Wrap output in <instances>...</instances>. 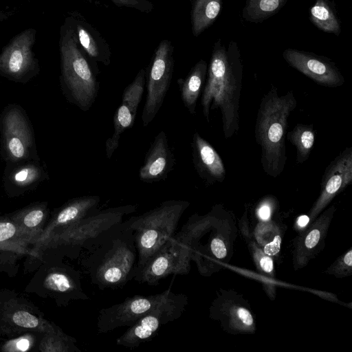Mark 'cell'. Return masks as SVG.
<instances>
[{"mask_svg": "<svg viewBox=\"0 0 352 352\" xmlns=\"http://www.w3.org/2000/svg\"><path fill=\"white\" fill-rule=\"evenodd\" d=\"M131 217L113 227L81 258L92 284L100 289L122 288L133 280L138 261Z\"/></svg>", "mask_w": 352, "mask_h": 352, "instance_id": "obj_1", "label": "cell"}, {"mask_svg": "<svg viewBox=\"0 0 352 352\" xmlns=\"http://www.w3.org/2000/svg\"><path fill=\"white\" fill-rule=\"evenodd\" d=\"M208 78L202 90L203 115L210 122L211 110L221 114L223 131L228 139L239 130V103L242 89L243 67L239 54L226 51L217 43L208 69Z\"/></svg>", "mask_w": 352, "mask_h": 352, "instance_id": "obj_2", "label": "cell"}, {"mask_svg": "<svg viewBox=\"0 0 352 352\" xmlns=\"http://www.w3.org/2000/svg\"><path fill=\"white\" fill-rule=\"evenodd\" d=\"M298 102L292 91L280 96L272 85L261 100L256 119L255 138L261 148V162L267 175L276 178L286 165L288 118Z\"/></svg>", "mask_w": 352, "mask_h": 352, "instance_id": "obj_3", "label": "cell"}, {"mask_svg": "<svg viewBox=\"0 0 352 352\" xmlns=\"http://www.w3.org/2000/svg\"><path fill=\"white\" fill-rule=\"evenodd\" d=\"M138 206L126 204L96 210L53 236L40 250L36 260L43 261V253L57 250L61 256H79L82 250L94 247L124 217L135 212Z\"/></svg>", "mask_w": 352, "mask_h": 352, "instance_id": "obj_4", "label": "cell"}, {"mask_svg": "<svg viewBox=\"0 0 352 352\" xmlns=\"http://www.w3.org/2000/svg\"><path fill=\"white\" fill-rule=\"evenodd\" d=\"M189 205L184 200H166L140 215L131 217V226L138 250L135 276L175 233L178 223Z\"/></svg>", "mask_w": 352, "mask_h": 352, "instance_id": "obj_5", "label": "cell"}, {"mask_svg": "<svg viewBox=\"0 0 352 352\" xmlns=\"http://www.w3.org/2000/svg\"><path fill=\"white\" fill-rule=\"evenodd\" d=\"M78 44L74 28L67 26L60 41L61 82L68 100L87 111L98 96L99 82Z\"/></svg>", "mask_w": 352, "mask_h": 352, "instance_id": "obj_6", "label": "cell"}, {"mask_svg": "<svg viewBox=\"0 0 352 352\" xmlns=\"http://www.w3.org/2000/svg\"><path fill=\"white\" fill-rule=\"evenodd\" d=\"M62 256L43 263L26 286V292L50 298L59 307L72 300H88L79 271L62 262Z\"/></svg>", "mask_w": 352, "mask_h": 352, "instance_id": "obj_7", "label": "cell"}, {"mask_svg": "<svg viewBox=\"0 0 352 352\" xmlns=\"http://www.w3.org/2000/svg\"><path fill=\"white\" fill-rule=\"evenodd\" d=\"M59 329L23 295L14 290H0V338H13L27 332L50 333Z\"/></svg>", "mask_w": 352, "mask_h": 352, "instance_id": "obj_8", "label": "cell"}, {"mask_svg": "<svg viewBox=\"0 0 352 352\" xmlns=\"http://www.w3.org/2000/svg\"><path fill=\"white\" fill-rule=\"evenodd\" d=\"M188 297L175 294L142 316L116 340V344L134 349L153 338L160 329L178 319L186 309Z\"/></svg>", "mask_w": 352, "mask_h": 352, "instance_id": "obj_9", "label": "cell"}, {"mask_svg": "<svg viewBox=\"0 0 352 352\" xmlns=\"http://www.w3.org/2000/svg\"><path fill=\"white\" fill-rule=\"evenodd\" d=\"M173 48L168 40L156 49L147 74L146 95L142 120L147 126L155 118L168 91L173 73Z\"/></svg>", "mask_w": 352, "mask_h": 352, "instance_id": "obj_10", "label": "cell"}, {"mask_svg": "<svg viewBox=\"0 0 352 352\" xmlns=\"http://www.w3.org/2000/svg\"><path fill=\"white\" fill-rule=\"evenodd\" d=\"M192 252L174 234L144 264L133 280L151 286L170 275H186L190 270Z\"/></svg>", "mask_w": 352, "mask_h": 352, "instance_id": "obj_11", "label": "cell"}, {"mask_svg": "<svg viewBox=\"0 0 352 352\" xmlns=\"http://www.w3.org/2000/svg\"><path fill=\"white\" fill-rule=\"evenodd\" d=\"M174 294L171 289L168 288L155 295L128 297L120 303L102 308L99 311L97 318L98 332L104 333L117 328L130 327Z\"/></svg>", "mask_w": 352, "mask_h": 352, "instance_id": "obj_12", "label": "cell"}, {"mask_svg": "<svg viewBox=\"0 0 352 352\" xmlns=\"http://www.w3.org/2000/svg\"><path fill=\"white\" fill-rule=\"evenodd\" d=\"M1 133L3 147L8 161L20 163L34 157L36 150L32 130L20 107L12 106L3 113Z\"/></svg>", "mask_w": 352, "mask_h": 352, "instance_id": "obj_13", "label": "cell"}, {"mask_svg": "<svg viewBox=\"0 0 352 352\" xmlns=\"http://www.w3.org/2000/svg\"><path fill=\"white\" fill-rule=\"evenodd\" d=\"M100 202V197L98 195H85L72 199L56 209L42 234L31 247L29 258L36 259L40 250L47 241L72 223L96 210Z\"/></svg>", "mask_w": 352, "mask_h": 352, "instance_id": "obj_14", "label": "cell"}, {"mask_svg": "<svg viewBox=\"0 0 352 352\" xmlns=\"http://www.w3.org/2000/svg\"><path fill=\"white\" fill-rule=\"evenodd\" d=\"M351 182L352 146H347L326 167L319 196L309 212L311 217L315 218Z\"/></svg>", "mask_w": 352, "mask_h": 352, "instance_id": "obj_15", "label": "cell"}, {"mask_svg": "<svg viewBox=\"0 0 352 352\" xmlns=\"http://www.w3.org/2000/svg\"><path fill=\"white\" fill-rule=\"evenodd\" d=\"M34 41L32 30L16 36L0 54V73L16 81L28 79L36 66L32 51Z\"/></svg>", "mask_w": 352, "mask_h": 352, "instance_id": "obj_16", "label": "cell"}, {"mask_svg": "<svg viewBox=\"0 0 352 352\" xmlns=\"http://www.w3.org/2000/svg\"><path fill=\"white\" fill-rule=\"evenodd\" d=\"M286 61L317 84L327 87L342 86L344 78L334 65L314 55L294 50L283 53Z\"/></svg>", "mask_w": 352, "mask_h": 352, "instance_id": "obj_17", "label": "cell"}, {"mask_svg": "<svg viewBox=\"0 0 352 352\" xmlns=\"http://www.w3.org/2000/svg\"><path fill=\"white\" fill-rule=\"evenodd\" d=\"M175 157L164 131L155 135L139 170V178L146 183L165 180L173 169Z\"/></svg>", "mask_w": 352, "mask_h": 352, "instance_id": "obj_18", "label": "cell"}, {"mask_svg": "<svg viewBox=\"0 0 352 352\" xmlns=\"http://www.w3.org/2000/svg\"><path fill=\"white\" fill-rule=\"evenodd\" d=\"M191 148L195 169L204 183L210 186L223 182L226 170L221 156L197 131L192 135Z\"/></svg>", "mask_w": 352, "mask_h": 352, "instance_id": "obj_19", "label": "cell"}, {"mask_svg": "<svg viewBox=\"0 0 352 352\" xmlns=\"http://www.w3.org/2000/svg\"><path fill=\"white\" fill-rule=\"evenodd\" d=\"M7 215L15 223L32 246L48 221L50 210L47 202H36Z\"/></svg>", "mask_w": 352, "mask_h": 352, "instance_id": "obj_20", "label": "cell"}, {"mask_svg": "<svg viewBox=\"0 0 352 352\" xmlns=\"http://www.w3.org/2000/svg\"><path fill=\"white\" fill-rule=\"evenodd\" d=\"M14 166L5 179V188L10 196H18L32 189L44 179L45 173L37 162H23Z\"/></svg>", "mask_w": 352, "mask_h": 352, "instance_id": "obj_21", "label": "cell"}, {"mask_svg": "<svg viewBox=\"0 0 352 352\" xmlns=\"http://www.w3.org/2000/svg\"><path fill=\"white\" fill-rule=\"evenodd\" d=\"M207 70L206 62L201 60L192 68L185 79L177 80L183 104L192 115L196 113L197 100L203 90Z\"/></svg>", "mask_w": 352, "mask_h": 352, "instance_id": "obj_22", "label": "cell"}, {"mask_svg": "<svg viewBox=\"0 0 352 352\" xmlns=\"http://www.w3.org/2000/svg\"><path fill=\"white\" fill-rule=\"evenodd\" d=\"M77 39L86 54L94 60L104 65L110 63V52L106 43L87 23L75 22L74 28Z\"/></svg>", "mask_w": 352, "mask_h": 352, "instance_id": "obj_23", "label": "cell"}, {"mask_svg": "<svg viewBox=\"0 0 352 352\" xmlns=\"http://www.w3.org/2000/svg\"><path fill=\"white\" fill-rule=\"evenodd\" d=\"M0 246L28 255L32 244L7 215H0Z\"/></svg>", "mask_w": 352, "mask_h": 352, "instance_id": "obj_24", "label": "cell"}, {"mask_svg": "<svg viewBox=\"0 0 352 352\" xmlns=\"http://www.w3.org/2000/svg\"><path fill=\"white\" fill-rule=\"evenodd\" d=\"M315 138L312 124H297L292 131L287 132L286 139L296 150V163L302 164L308 160L315 143Z\"/></svg>", "mask_w": 352, "mask_h": 352, "instance_id": "obj_25", "label": "cell"}, {"mask_svg": "<svg viewBox=\"0 0 352 352\" xmlns=\"http://www.w3.org/2000/svg\"><path fill=\"white\" fill-rule=\"evenodd\" d=\"M221 0H196L192 12V32L198 36L210 25L218 16Z\"/></svg>", "mask_w": 352, "mask_h": 352, "instance_id": "obj_26", "label": "cell"}, {"mask_svg": "<svg viewBox=\"0 0 352 352\" xmlns=\"http://www.w3.org/2000/svg\"><path fill=\"white\" fill-rule=\"evenodd\" d=\"M136 114L125 103L121 102L116 109L113 118V133L105 142L107 157L110 159L118 147L121 134L134 124Z\"/></svg>", "mask_w": 352, "mask_h": 352, "instance_id": "obj_27", "label": "cell"}, {"mask_svg": "<svg viewBox=\"0 0 352 352\" xmlns=\"http://www.w3.org/2000/svg\"><path fill=\"white\" fill-rule=\"evenodd\" d=\"M76 342V338L60 328L54 332L43 333L38 350L41 352H81Z\"/></svg>", "mask_w": 352, "mask_h": 352, "instance_id": "obj_28", "label": "cell"}, {"mask_svg": "<svg viewBox=\"0 0 352 352\" xmlns=\"http://www.w3.org/2000/svg\"><path fill=\"white\" fill-rule=\"evenodd\" d=\"M312 21L324 32L338 34V22L329 6L323 0H318L311 9Z\"/></svg>", "mask_w": 352, "mask_h": 352, "instance_id": "obj_29", "label": "cell"}, {"mask_svg": "<svg viewBox=\"0 0 352 352\" xmlns=\"http://www.w3.org/2000/svg\"><path fill=\"white\" fill-rule=\"evenodd\" d=\"M145 75L144 69H140L134 80L125 88L122 94V102L128 105L135 114H137V110L144 93Z\"/></svg>", "mask_w": 352, "mask_h": 352, "instance_id": "obj_30", "label": "cell"}, {"mask_svg": "<svg viewBox=\"0 0 352 352\" xmlns=\"http://www.w3.org/2000/svg\"><path fill=\"white\" fill-rule=\"evenodd\" d=\"M40 333L27 332L13 337L0 346L2 352H25L31 351L35 346L36 335Z\"/></svg>", "mask_w": 352, "mask_h": 352, "instance_id": "obj_31", "label": "cell"}, {"mask_svg": "<svg viewBox=\"0 0 352 352\" xmlns=\"http://www.w3.org/2000/svg\"><path fill=\"white\" fill-rule=\"evenodd\" d=\"M321 217L316 224L313 226L310 231L307 234L303 239L302 242H299L297 250V259L300 261V263L302 261L304 254L308 255L309 253L311 252L313 250L319 243L321 237L322 236L324 231V227L326 225L320 223Z\"/></svg>", "mask_w": 352, "mask_h": 352, "instance_id": "obj_32", "label": "cell"}, {"mask_svg": "<svg viewBox=\"0 0 352 352\" xmlns=\"http://www.w3.org/2000/svg\"><path fill=\"white\" fill-rule=\"evenodd\" d=\"M24 254L0 246V272L6 273L9 276H14L19 270V260Z\"/></svg>", "mask_w": 352, "mask_h": 352, "instance_id": "obj_33", "label": "cell"}, {"mask_svg": "<svg viewBox=\"0 0 352 352\" xmlns=\"http://www.w3.org/2000/svg\"><path fill=\"white\" fill-rule=\"evenodd\" d=\"M285 0H250L248 13L254 18L266 16L276 10L282 5Z\"/></svg>", "mask_w": 352, "mask_h": 352, "instance_id": "obj_34", "label": "cell"}, {"mask_svg": "<svg viewBox=\"0 0 352 352\" xmlns=\"http://www.w3.org/2000/svg\"><path fill=\"white\" fill-rule=\"evenodd\" d=\"M118 6H126L135 8L142 12H149L153 9V5L147 0H111Z\"/></svg>", "mask_w": 352, "mask_h": 352, "instance_id": "obj_35", "label": "cell"}, {"mask_svg": "<svg viewBox=\"0 0 352 352\" xmlns=\"http://www.w3.org/2000/svg\"><path fill=\"white\" fill-rule=\"evenodd\" d=\"M254 258L260 268L266 273H271L273 271V261L270 256L263 253L260 249L254 252Z\"/></svg>", "mask_w": 352, "mask_h": 352, "instance_id": "obj_36", "label": "cell"}, {"mask_svg": "<svg viewBox=\"0 0 352 352\" xmlns=\"http://www.w3.org/2000/svg\"><path fill=\"white\" fill-rule=\"evenodd\" d=\"M352 265V251L350 250L348 252H346L341 260L339 261L338 265H336V270H333V271H336V274H346V271L349 272L351 270Z\"/></svg>", "mask_w": 352, "mask_h": 352, "instance_id": "obj_37", "label": "cell"}, {"mask_svg": "<svg viewBox=\"0 0 352 352\" xmlns=\"http://www.w3.org/2000/svg\"><path fill=\"white\" fill-rule=\"evenodd\" d=\"M281 238L277 234L274 239L264 246V253L268 256H274L278 253L280 249Z\"/></svg>", "mask_w": 352, "mask_h": 352, "instance_id": "obj_38", "label": "cell"}, {"mask_svg": "<svg viewBox=\"0 0 352 352\" xmlns=\"http://www.w3.org/2000/svg\"><path fill=\"white\" fill-rule=\"evenodd\" d=\"M270 199H267L259 206L258 210V216L261 220L267 221L271 216L272 208L270 205Z\"/></svg>", "mask_w": 352, "mask_h": 352, "instance_id": "obj_39", "label": "cell"}, {"mask_svg": "<svg viewBox=\"0 0 352 352\" xmlns=\"http://www.w3.org/2000/svg\"><path fill=\"white\" fill-rule=\"evenodd\" d=\"M309 217L307 215H301L297 219V224L299 228H305L309 222Z\"/></svg>", "mask_w": 352, "mask_h": 352, "instance_id": "obj_40", "label": "cell"}]
</instances>
